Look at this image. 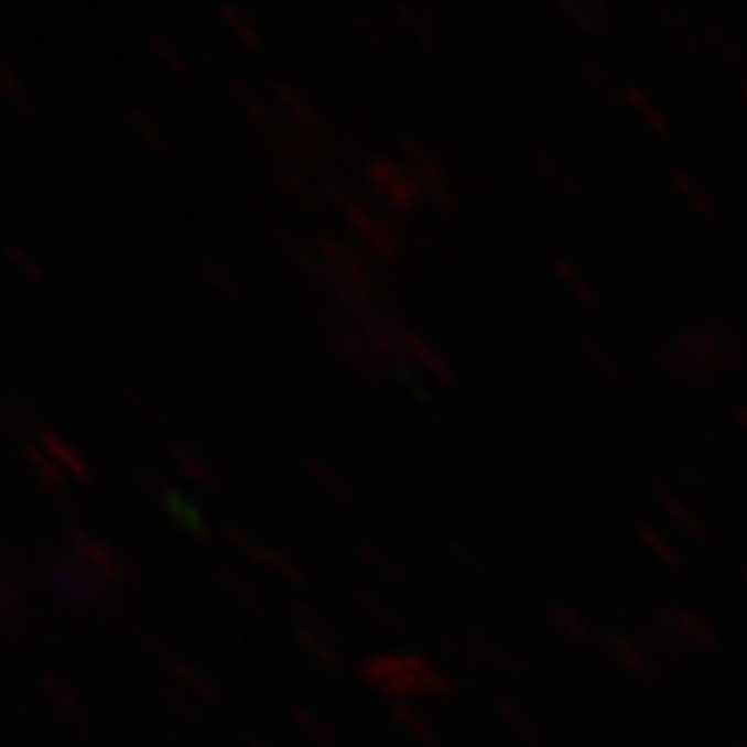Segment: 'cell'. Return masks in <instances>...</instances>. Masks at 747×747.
<instances>
[{
	"instance_id": "46",
	"label": "cell",
	"mask_w": 747,
	"mask_h": 747,
	"mask_svg": "<svg viewBox=\"0 0 747 747\" xmlns=\"http://www.w3.org/2000/svg\"><path fill=\"white\" fill-rule=\"evenodd\" d=\"M585 77H588V80H592L595 87H599V90H603V94L609 97V101H613L616 108H619V105H627V97H622V87L616 90V87H613V80H609L606 73H603L599 66H595V63H585Z\"/></svg>"
},
{
	"instance_id": "20",
	"label": "cell",
	"mask_w": 747,
	"mask_h": 747,
	"mask_svg": "<svg viewBox=\"0 0 747 747\" xmlns=\"http://www.w3.org/2000/svg\"><path fill=\"white\" fill-rule=\"evenodd\" d=\"M267 163H270L273 181H278V184H281L291 197H297V202H302L305 208H312V212H318V208H322L315 187L305 181V170H297L294 163H288V160H281V156H273V153H267Z\"/></svg>"
},
{
	"instance_id": "40",
	"label": "cell",
	"mask_w": 747,
	"mask_h": 747,
	"mask_svg": "<svg viewBox=\"0 0 747 747\" xmlns=\"http://www.w3.org/2000/svg\"><path fill=\"white\" fill-rule=\"evenodd\" d=\"M357 554H360L374 571H378V575H385L388 582H405V571L398 567V564L391 561V554H385L378 543H367V540L357 543Z\"/></svg>"
},
{
	"instance_id": "47",
	"label": "cell",
	"mask_w": 747,
	"mask_h": 747,
	"mask_svg": "<svg viewBox=\"0 0 747 747\" xmlns=\"http://www.w3.org/2000/svg\"><path fill=\"white\" fill-rule=\"evenodd\" d=\"M132 470H136V481H139L149 495H153L156 502H163V495L170 491V485L156 475V470H153V467H139V464H136Z\"/></svg>"
},
{
	"instance_id": "31",
	"label": "cell",
	"mask_w": 747,
	"mask_h": 747,
	"mask_svg": "<svg viewBox=\"0 0 747 747\" xmlns=\"http://www.w3.org/2000/svg\"><path fill=\"white\" fill-rule=\"evenodd\" d=\"M537 166H540V173H543L546 181L557 184V191L564 197H578V181L571 177V170L564 166V160L557 153H546V149H540V153H537Z\"/></svg>"
},
{
	"instance_id": "49",
	"label": "cell",
	"mask_w": 747,
	"mask_h": 747,
	"mask_svg": "<svg viewBox=\"0 0 747 747\" xmlns=\"http://www.w3.org/2000/svg\"><path fill=\"white\" fill-rule=\"evenodd\" d=\"M354 24H357V32H364L374 45H385V35L378 32V21H374L367 11H354Z\"/></svg>"
},
{
	"instance_id": "24",
	"label": "cell",
	"mask_w": 747,
	"mask_h": 747,
	"mask_svg": "<svg viewBox=\"0 0 747 747\" xmlns=\"http://www.w3.org/2000/svg\"><path fill=\"white\" fill-rule=\"evenodd\" d=\"M654 495H658L661 509L679 522V530H685V533L695 537V540H706V533H703V527H700V519H695V512L685 506V498H679L675 491H671L668 485H661V481H654Z\"/></svg>"
},
{
	"instance_id": "22",
	"label": "cell",
	"mask_w": 747,
	"mask_h": 747,
	"mask_svg": "<svg viewBox=\"0 0 747 747\" xmlns=\"http://www.w3.org/2000/svg\"><path fill=\"white\" fill-rule=\"evenodd\" d=\"M551 263H554V270H557V278H561L571 291H575V297H578L582 305H588V308H599V305H603V294L592 288L588 273H585L582 267L571 263V260L561 253V249H554V253H551Z\"/></svg>"
},
{
	"instance_id": "12",
	"label": "cell",
	"mask_w": 747,
	"mask_h": 747,
	"mask_svg": "<svg viewBox=\"0 0 747 747\" xmlns=\"http://www.w3.org/2000/svg\"><path fill=\"white\" fill-rule=\"evenodd\" d=\"M18 446H21L24 464L32 467L35 481L42 485V491H45L48 498H56V506H59L66 516H73V502H69V495H66V488H63V470H59V464H56L53 457H48L35 440H21Z\"/></svg>"
},
{
	"instance_id": "4",
	"label": "cell",
	"mask_w": 747,
	"mask_h": 747,
	"mask_svg": "<svg viewBox=\"0 0 747 747\" xmlns=\"http://www.w3.org/2000/svg\"><path fill=\"white\" fill-rule=\"evenodd\" d=\"M364 181L398 215H412L422 202H426V194H422V184L412 173V166L394 163L388 156H370L367 166H364Z\"/></svg>"
},
{
	"instance_id": "23",
	"label": "cell",
	"mask_w": 747,
	"mask_h": 747,
	"mask_svg": "<svg viewBox=\"0 0 747 747\" xmlns=\"http://www.w3.org/2000/svg\"><path fill=\"white\" fill-rule=\"evenodd\" d=\"M294 637H297V643L305 647V651L315 658V664H322L326 671H339V654H336V647H333V637L326 634V627H297L294 622Z\"/></svg>"
},
{
	"instance_id": "38",
	"label": "cell",
	"mask_w": 747,
	"mask_h": 747,
	"mask_svg": "<svg viewBox=\"0 0 747 747\" xmlns=\"http://www.w3.org/2000/svg\"><path fill=\"white\" fill-rule=\"evenodd\" d=\"M305 467H308V475H312L322 488L333 491L336 498H343V502H354V498H357V495H354V488L346 485V481L336 475V470H333L329 464H322L318 457H308V461H305Z\"/></svg>"
},
{
	"instance_id": "10",
	"label": "cell",
	"mask_w": 747,
	"mask_h": 747,
	"mask_svg": "<svg viewBox=\"0 0 747 747\" xmlns=\"http://www.w3.org/2000/svg\"><path fill=\"white\" fill-rule=\"evenodd\" d=\"M166 446V457L177 464L184 475L202 488V491H208V495H215L218 488H221V470L215 467V461L202 451L197 443H187V440H166L163 443Z\"/></svg>"
},
{
	"instance_id": "32",
	"label": "cell",
	"mask_w": 747,
	"mask_h": 747,
	"mask_svg": "<svg viewBox=\"0 0 747 747\" xmlns=\"http://www.w3.org/2000/svg\"><path fill=\"white\" fill-rule=\"evenodd\" d=\"M281 246H284V253L297 263V270L308 273L312 281H326V267H322V257H315L302 239L291 236V232H281Z\"/></svg>"
},
{
	"instance_id": "13",
	"label": "cell",
	"mask_w": 747,
	"mask_h": 747,
	"mask_svg": "<svg viewBox=\"0 0 747 747\" xmlns=\"http://www.w3.org/2000/svg\"><path fill=\"white\" fill-rule=\"evenodd\" d=\"M464 643H467V651H470V654L481 658V661H488L495 671H502V675H509V679H516V682H533L530 664H522L516 654H509L506 647H498L491 637H485V634H478V630H470V634H464Z\"/></svg>"
},
{
	"instance_id": "33",
	"label": "cell",
	"mask_w": 747,
	"mask_h": 747,
	"mask_svg": "<svg viewBox=\"0 0 747 747\" xmlns=\"http://www.w3.org/2000/svg\"><path fill=\"white\" fill-rule=\"evenodd\" d=\"M215 578H218L221 588H226V592L232 595L236 603H242V606H249V609H263V595H260L253 585H249L236 567H218V575H215Z\"/></svg>"
},
{
	"instance_id": "5",
	"label": "cell",
	"mask_w": 747,
	"mask_h": 747,
	"mask_svg": "<svg viewBox=\"0 0 747 747\" xmlns=\"http://www.w3.org/2000/svg\"><path fill=\"white\" fill-rule=\"evenodd\" d=\"M326 194H329V202L343 212L346 226H350V229L364 239V246L370 249L374 257L385 260V263H394V260H398V249H402V246H398L394 232L388 229V221H381L378 215H374V212L360 202V197H354L343 184H326Z\"/></svg>"
},
{
	"instance_id": "44",
	"label": "cell",
	"mask_w": 747,
	"mask_h": 747,
	"mask_svg": "<svg viewBox=\"0 0 747 747\" xmlns=\"http://www.w3.org/2000/svg\"><path fill=\"white\" fill-rule=\"evenodd\" d=\"M4 253H8V260L24 273V278H29L32 284H39V288H45V270L35 263V257L29 253V249H24L21 242H14V239H8L4 242Z\"/></svg>"
},
{
	"instance_id": "28",
	"label": "cell",
	"mask_w": 747,
	"mask_h": 747,
	"mask_svg": "<svg viewBox=\"0 0 747 747\" xmlns=\"http://www.w3.org/2000/svg\"><path fill=\"white\" fill-rule=\"evenodd\" d=\"M215 14L229 24V29L236 32V39H239L242 45H249L253 53H263V39H260V32H257V21L249 18V11H242V8H236V4H218Z\"/></svg>"
},
{
	"instance_id": "26",
	"label": "cell",
	"mask_w": 747,
	"mask_h": 747,
	"mask_svg": "<svg viewBox=\"0 0 747 747\" xmlns=\"http://www.w3.org/2000/svg\"><path fill=\"white\" fill-rule=\"evenodd\" d=\"M160 506H163V509H166V512H170L173 519H177V522H181V527H184L187 533H194L197 540H208L205 519H202V512L194 509V502H191V498H184L181 491H173V488H170V491L163 495V502H160Z\"/></svg>"
},
{
	"instance_id": "16",
	"label": "cell",
	"mask_w": 747,
	"mask_h": 747,
	"mask_svg": "<svg viewBox=\"0 0 747 747\" xmlns=\"http://www.w3.org/2000/svg\"><path fill=\"white\" fill-rule=\"evenodd\" d=\"M557 11L575 24L588 39H606V21L613 18V8L606 0H561Z\"/></svg>"
},
{
	"instance_id": "6",
	"label": "cell",
	"mask_w": 747,
	"mask_h": 747,
	"mask_svg": "<svg viewBox=\"0 0 747 747\" xmlns=\"http://www.w3.org/2000/svg\"><path fill=\"white\" fill-rule=\"evenodd\" d=\"M66 546L73 554H77L90 571H97L108 585H129V582H136L139 578V567L124 557L121 551H115V546L108 543V540H101V537H94L90 530H84V527H73L66 530Z\"/></svg>"
},
{
	"instance_id": "17",
	"label": "cell",
	"mask_w": 747,
	"mask_h": 747,
	"mask_svg": "<svg viewBox=\"0 0 747 747\" xmlns=\"http://www.w3.org/2000/svg\"><path fill=\"white\" fill-rule=\"evenodd\" d=\"M270 94H273V101H278V108L297 124V129H305V132H318V129H322V118H318L315 105L308 101V97L297 94L288 80H278V77H273V80H270Z\"/></svg>"
},
{
	"instance_id": "29",
	"label": "cell",
	"mask_w": 747,
	"mask_h": 747,
	"mask_svg": "<svg viewBox=\"0 0 747 747\" xmlns=\"http://www.w3.org/2000/svg\"><path fill=\"white\" fill-rule=\"evenodd\" d=\"M622 97H627V105L651 124V132H658V136H668L671 132V124H668V118L661 115V108L651 101V97H647L637 84H622Z\"/></svg>"
},
{
	"instance_id": "48",
	"label": "cell",
	"mask_w": 747,
	"mask_h": 747,
	"mask_svg": "<svg viewBox=\"0 0 747 747\" xmlns=\"http://www.w3.org/2000/svg\"><path fill=\"white\" fill-rule=\"evenodd\" d=\"M443 546H446V551H454V557H457V561H464V564H467L470 571H475V575H478L481 582L488 578V567H485V564H481V561H478L475 554H470L467 546H461L457 540H443Z\"/></svg>"
},
{
	"instance_id": "9",
	"label": "cell",
	"mask_w": 747,
	"mask_h": 747,
	"mask_svg": "<svg viewBox=\"0 0 747 747\" xmlns=\"http://www.w3.org/2000/svg\"><path fill=\"white\" fill-rule=\"evenodd\" d=\"M226 540L236 546L239 554H246L249 561H253V564L273 571V575H281L288 585H294V588H305V585H308L302 571H297L281 551H273V546H267L260 537H253L246 527H239V522H229V527H226Z\"/></svg>"
},
{
	"instance_id": "36",
	"label": "cell",
	"mask_w": 747,
	"mask_h": 747,
	"mask_svg": "<svg viewBox=\"0 0 747 747\" xmlns=\"http://www.w3.org/2000/svg\"><path fill=\"white\" fill-rule=\"evenodd\" d=\"M0 90L8 94V101H11L21 115H35L32 94H29V87H24V84L18 80V73L11 69V63H0Z\"/></svg>"
},
{
	"instance_id": "37",
	"label": "cell",
	"mask_w": 747,
	"mask_h": 747,
	"mask_svg": "<svg viewBox=\"0 0 747 747\" xmlns=\"http://www.w3.org/2000/svg\"><path fill=\"white\" fill-rule=\"evenodd\" d=\"M578 350H582V354H585V357H588V360H592L595 367H599V370L606 374V378H609L613 385H622V381H627V374H622L619 360H616V357H613L609 350H603V346L595 343V339L582 336V339H578Z\"/></svg>"
},
{
	"instance_id": "19",
	"label": "cell",
	"mask_w": 747,
	"mask_h": 747,
	"mask_svg": "<svg viewBox=\"0 0 747 747\" xmlns=\"http://www.w3.org/2000/svg\"><path fill=\"white\" fill-rule=\"evenodd\" d=\"M543 619L551 622L554 630H561L564 637H571V640H578V643H588V647H595L603 640V634H595L592 630V622L582 616V609H575L571 603H546L543 606Z\"/></svg>"
},
{
	"instance_id": "14",
	"label": "cell",
	"mask_w": 747,
	"mask_h": 747,
	"mask_svg": "<svg viewBox=\"0 0 747 747\" xmlns=\"http://www.w3.org/2000/svg\"><path fill=\"white\" fill-rule=\"evenodd\" d=\"M402 339H405V350H409L412 364H419L422 370H430L443 388H461L457 370H454L451 364H446V360L433 350V346L409 326V322H402Z\"/></svg>"
},
{
	"instance_id": "43",
	"label": "cell",
	"mask_w": 747,
	"mask_h": 747,
	"mask_svg": "<svg viewBox=\"0 0 747 747\" xmlns=\"http://www.w3.org/2000/svg\"><path fill=\"white\" fill-rule=\"evenodd\" d=\"M357 603L367 606V613H370V616H378V619L385 622V627H391L394 634H405V619L398 616L385 599H378V595H374L370 588H357Z\"/></svg>"
},
{
	"instance_id": "42",
	"label": "cell",
	"mask_w": 747,
	"mask_h": 747,
	"mask_svg": "<svg viewBox=\"0 0 747 747\" xmlns=\"http://www.w3.org/2000/svg\"><path fill=\"white\" fill-rule=\"evenodd\" d=\"M124 121L132 124V132L145 142V145H153V149H166V136H163V129L160 124L149 118L145 111H139V108H124Z\"/></svg>"
},
{
	"instance_id": "35",
	"label": "cell",
	"mask_w": 747,
	"mask_h": 747,
	"mask_svg": "<svg viewBox=\"0 0 747 747\" xmlns=\"http://www.w3.org/2000/svg\"><path fill=\"white\" fill-rule=\"evenodd\" d=\"M197 270H202V278H208V284H212V288H218L221 294H226L232 305H239V302H242V294H239V288L232 284L229 270L221 267L218 260H212V257H205V253H197Z\"/></svg>"
},
{
	"instance_id": "50",
	"label": "cell",
	"mask_w": 747,
	"mask_h": 747,
	"mask_svg": "<svg viewBox=\"0 0 747 747\" xmlns=\"http://www.w3.org/2000/svg\"><path fill=\"white\" fill-rule=\"evenodd\" d=\"M124 398H129V405H132L136 412H142V419H145V422H153V426H160V415H156V409L149 405L136 388H124Z\"/></svg>"
},
{
	"instance_id": "27",
	"label": "cell",
	"mask_w": 747,
	"mask_h": 747,
	"mask_svg": "<svg viewBox=\"0 0 747 747\" xmlns=\"http://www.w3.org/2000/svg\"><path fill=\"white\" fill-rule=\"evenodd\" d=\"M398 18L405 21V29L419 39V45L426 48V53H436V48H440V32L433 29L426 8H419V4H398Z\"/></svg>"
},
{
	"instance_id": "51",
	"label": "cell",
	"mask_w": 747,
	"mask_h": 747,
	"mask_svg": "<svg viewBox=\"0 0 747 747\" xmlns=\"http://www.w3.org/2000/svg\"><path fill=\"white\" fill-rule=\"evenodd\" d=\"M246 747H270V744H267V740H260V737H249V740H246Z\"/></svg>"
},
{
	"instance_id": "21",
	"label": "cell",
	"mask_w": 747,
	"mask_h": 747,
	"mask_svg": "<svg viewBox=\"0 0 747 747\" xmlns=\"http://www.w3.org/2000/svg\"><path fill=\"white\" fill-rule=\"evenodd\" d=\"M39 689L48 695V700L56 703V710L66 716V719H73V724H87V706H84V700L77 692H73L63 679H56V675H48V671H42L39 675Z\"/></svg>"
},
{
	"instance_id": "3",
	"label": "cell",
	"mask_w": 747,
	"mask_h": 747,
	"mask_svg": "<svg viewBox=\"0 0 747 747\" xmlns=\"http://www.w3.org/2000/svg\"><path fill=\"white\" fill-rule=\"evenodd\" d=\"M315 253L322 257V267H326V281H322V284L336 281V284H350V288L378 294L381 267L374 263L364 249L343 242L336 236H318L315 239Z\"/></svg>"
},
{
	"instance_id": "2",
	"label": "cell",
	"mask_w": 747,
	"mask_h": 747,
	"mask_svg": "<svg viewBox=\"0 0 747 747\" xmlns=\"http://www.w3.org/2000/svg\"><path fill=\"white\" fill-rule=\"evenodd\" d=\"M48 575H53V588L63 595L66 603L118 613L115 585H108L97 571H90L77 554L69 551V546H56V551L48 554Z\"/></svg>"
},
{
	"instance_id": "45",
	"label": "cell",
	"mask_w": 747,
	"mask_h": 747,
	"mask_svg": "<svg viewBox=\"0 0 747 747\" xmlns=\"http://www.w3.org/2000/svg\"><path fill=\"white\" fill-rule=\"evenodd\" d=\"M668 181L675 184V191H682V194H685V202H689L695 212H703V215H710V212H713V208H710V202L703 197V191H700V184H692L679 166H671V170H668Z\"/></svg>"
},
{
	"instance_id": "34",
	"label": "cell",
	"mask_w": 747,
	"mask_h": 747,
	"mask_svg": "<svg viewBox=\"0 0 747 747\" xmlns=\"http://www.w3.org/2000/svg\"><path fill=\"white\" fill-rule=\"evenodd\" d=\"M391 716H394V724L402 727V730H409L415 740L430 744V747L436 744V730L426 724V716H419L409 703H394V706H391Z\"/></svg>"
},
{
	"instance_id": "39",
	"label": "cell",
	"mask_w": 747,
	"mask_h": 747,
	"mask_svg": "<svg viewBox=\"0 0 747 747\" xmlns=\"http://www.w3.org/2000/svg\"><path fill=\"white\" fill-rule=\"evenodd\" d=\"M145 42H149V48L160 56V63H166L177 77H187V59L181 56V48L173 45L163 32H156V29H145Z\"/></svg>"
},
{
	"instance_id": "30",
	"label": "cell",
	"mask_w": 747,
	"mask_h": 747,
	"mask_svg": "<svg viewBox=\"0 0 747 747\" xmlns=\"http://www.w3.org/2000/svg\"><path fill=\"white\" fill-rule=\"evenodd\" d=\"M291 719H294V724L302 727L318 747H339L336 730L329 727V719H322L312 706H291Z\"/></svg>"
},
{
	"instance_id": "18",
	"label": "cell",
	"mask_w": 747,
	"mask_h": 747,
	"mask_svg": "<svg viewBox=\"0 0 747 747\" xmlns=\"http://www.w3.org/2000/svg\"><path fill=\"white\" fill-rule=\"evenodd\" d=\"M163 671L166 675L177 682L191 700H205V703H215L218 700V689H215V682L212 679H205L202 671H197L191 661H184L181 654H173V651H163Z\"/></svg>"
},
{
	"instance_id": "11",
	"label": "cell",
	"mask_w": 747,
	"mask_h": 747,
	"mask_svg": "<svg viewBox=\"0 0 747 747\" xmlns=\"http://www.w3.org/2000/svg\"><path fill=\"white\" fill-rule=\"evenodd\" d=\"M599 647L613 658V664H619L622 671H627V675H637V679H654L658 675V664H654L651 651H647L634 634L606 630Z\"/></svg>"
},
{
	"instance_id": "41",
	"label": "cell",
	"mask_w": 747,
	"mask_h": 747,
	"mask_svg": "<svg viewBox=\"0 0 747 747\" xmlns=\"http://www.w3.org/2000/svg\"><path fill=\"white\" fill-rule=\"evenodd\" d=\"M637 537H640V543L647 546V551H654V557H661L668 567H682V557H679V551L671 546L651 522H637Z\"/></svg>"
},
{
	"instance_id": "25",
	"label": "cell",
	"mask_w": 747,
	"mask_h": 747,
	"mask_svg": "<svg viewBox=\"0 0 747 747\" xmlns=\"http://www.w3.org/2000/svg\"><path fill=\"white\" fill-rule=\"evenodd\" d=\"M495 710L506 716V724H509L522 740H530V744H540V740H543V734H540V727H537V719H533L527 710H522V706L512 700V695L498 692V695H495Z\"/></svg>"
},
{
	"instance_id": "7",
	"label": "cell",
	"mask_w": 747,
	"mask_h": 747,
	"mask_svg": "<svg viewBox=\"0 0 747 747\" xmlns=\"http://www.w3.org/2000/svg\"><path fill=\"white\" fill-rule=\"evenodd\" d=\"M315 318H318V326L326 329V336H329V343H333V350L350 364L354 370H360V374H367V378H374V381H388V378H394L391 374V367H388V360L374 350L370 346V339L354 326H343V322H336L329 312H315Z\"/></svg>"
},
{
	"instance_id": "1",
	"label": "cell",
	"mask_w": 747,
	"mask_h": 747,
	"mask_svg": "<svg viewBox=\"0 0 747 747\" xmlns=\"http://www.w3.org/2000/svg\"><path fill=\"white\" fill-rule=\"evenodd\" d=\"M360 679L378 689L385 700L409 703L415 695H454L457 682L422 654H378L360 664Z\"/></svg>"
},
{
	"instance_id": "15",
	"label": "cell",
	"mask_w": 747,
	"mask_h": 747,
	"mask_svg": "<svg viewBox=\"0 0 747 747\" xmlns=\"http://www.w3.org/2000/svg\"><path fill=\"white\" fill-rule=\"evenodd\" d=\"M35 443L42 446V451L53 457L56 464H59V470H66V475H73L77 481H94V470H90V464L84 461V454L73 446L69 440H63L59 433H53V430H35Z\"/></svg>"
},
{
	"instance_id": "8",
	"label": "cell",
	"mask_w": 747,
	"mask_h": 747,
	"mask_svg": "<svg viewBox=\"0 0 747 747\" xmlns=\"http://www.w3.org/2000/svg\"><path fill=\"white\" fill-rule=\"evenodd\" d=\"M398 145H402V153H405L412 173L419 177L422 194H426V202H430L440 215H454V191H451V184H446V173H443V166L436 163V156H433L422 142H415L412 136H402V139H398Z\"/></svg>"
}]
</instances>
